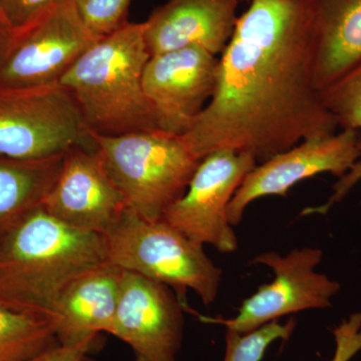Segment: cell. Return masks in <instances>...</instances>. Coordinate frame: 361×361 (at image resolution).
Segmentation results:
<instances>
[{"label":"cell","instance_id":"obj_1","mask_svg":"<svg viewBox=\"0 0 361 361\" xmlns=\"http://www.w3.org/2000/svg\"><path fill=\"white\" fill-rule=\"evenodd\" d=\"M209 103L180 139L201 160L218 149L257 164L339 128L315 87L304 0H249Z\"/></svg>","mask_w":361,"mask_h":361},{"label":"cell","instance_id":"obj_2","mask_svg":"<svg viewBox=\"0 0 361 361\" xmlns=\"http://www.w3.org/2000/svg\"><path fill=\"white\" fill-rule=\"evenodd\" d=\"M106 262L104 235L70 227L39 207L0 236V303L54 319L68 285Z\"/></svg>","mask_w":361,"mask_h":361},{"label":"cell","instance_id":"obj_3","mask_svg":"<svg viewBox=\"0 0 361 361\" xmlns=\"http://www.w3.org/2000/svg\"><path fill=\"white\" fill-rule=\"evenodd\" d=\"M149 58L144 23H128L94 42L66 71L59 84L90 132L118 135L159 129L142 87Z\"/></svg>","mask_w":361,"mask_h":361},{"label":"cell","instance_id":"obj_4","mask_svg":"<svg viewBox=\"0 0 361 361\" xmlns=\"http://www.w3.org/2000/svg\"><path fill=\"white\" fill-rule=\"evenodd\" d=\"M92 135L128 208L149 222L164 219L168 209L187 191L201 161L179 135L160 129Z\"/></svg>","mask_w":361,"mask_h":361},{"label":"cell","instance_id":"obj_5","mask_svg":"<svg viewBox=\"0 0 361 361\" xmlns=\"http://www.w3.org/2000/svg\"><path fill=\"white\" fill-rule=\"evenodd\" d=\"M109 262L167 285L186 306L193 290L205 306L219 294L222 270L197 243L166 221L149 222L127 208L104 235Z\"/></svg>","mask_w":361,"mask_h":361},{"label":"cell","instance_id":"obj_6","mask_svg":"<svg viewBox=\"0 0 361 361\" xmlns=\"http://www.w3.org/2000/svg\"><path fill=\"white\" fill-rule=\"evenodd\" d=\"M75 148L97 146L63 85L0 89V158L39 160Z\"/></svg>","mask_w":361,"mask_h":361},{"label":"cell","instance_id":"obj_7","mask_svg":"<svg viewBox=\"0 0 361 361\" xmlns=\"http://www.w3.org/2000/svg\"><path fill=\"white\" fill-rule=\"evenodd\" d=\"M322 259L323 251L314 247L294 249L286 255L270 251L256 256L254 264L267 266L274 279L245 299L234 317L210 322L238 334H248L284 316L331 307L332 299L341 286L316 270Z\"/></svg>","mask_w":361,"mask_h":361},{"label":"cell","instance_id":"obj_8","mask_svg":"<svg viewBox=\"0 0 361 361\" xmlns=\"http://www.w3.org/2000/svg\"><path fill=\"white\" fill-rule=\"evenodd\" d=\"M99 39L80 20L73 0H59L32 25L14 32L0 66V89L56 84Z\"/></svg>","mask_w":361,"mask_h":361},{"label":"cell","instance_id":"obj_9","mask_svg":"<svg viewBox=\"0 0 361 361\" xmlns=\"http://www.w3.org/2000/svg\"><path fill=\"white\" fill-rule=\"evenodd\" d=\"M256 165L253 157L232 149H218L204 157L187 191L168 209L163 220L197 243L233 253L238 240L228 219V208Z\"/></svg>","mask_w":361,"mask_h":361},{"label":"cell","instance_id":"obj_10","mask_svg":"<svg viewBox=\"0 0 361 361\" xmlns=\"http://www.w3.org/2000/svg\"><path fill=\"white\" fill-rule=\"evenodd\" d=\"M356 130H339L326 137L304 140L257 164L237 190L228 208L230 224L238 226L247 207L263 197L286 196L301 180L320 174L341 178L361 158Z\"/></svg>","mask_w":361,"mask_h":361},{"label":"cell","instance_id":"obj_11","mask_svg":"<svg viewBox=\"0 0 361 361\" xmlns=\"http://www.w3.org/2000/svg\"><path fill=\"white\" fill-rule=\"evenodd\" d=\"M185 306L167 285L123 269L108 334L129 344L135 361H178Z\"/></svg>","mask_w":361,"mask_h":361},{"label":"cell","instance_id":"obj_12","mask_svg":"<svg viewBox=\"0 0 361 361\" xmlns=\"http://www.w3.org/2000/svg\"><path fill=\"white\" fill-rule=\"evenodd\" d=\"M219 59L205 49L188 47L149 58L142 87L159 129L183 135L210 101Z\"/></svg>","mask_w":361,"mask_h":361},{"label":"cell","instance_id":"obj_13","mask_svg":"<svg viewBox=\"0 0 361 361\" xmlns=\"http://www.w3.org/2000/svg\"><path fill=\"white\" fill-rule=\"evenodd\" d=\"M42 208L70 227L104 235L128 208L97 149L75 148L63 157Z\"/></svg>","mask_w":361,"mask_h":361},{"label":"cell","instance_id":"obj_14","mask_svg":"<svg viewBox=\"0 0 361 361\" xmlns=\"http://www.w3.org/2000/svg\"><path fill=\"white\" fill-rule=\"evenodd\" d=\"M241 0H169L144 23L149 56L199 47L222 54L236 25Z\"/></svg>","mask_w":361,"mask_h":361},{"label":"cell","instance_id":"obj_15","mask_svg":"<svg viewBox=\"0 0 361 361\" xmlns=\"http://www.w3.org/2000/svg\"><path fill=\"white\" fill-rule=\"evenodd\" d=\"M123 269L106 262L73 280L59 298L54 312L59 345L92 350L97 337L113 322Z\"/></svg>","mask_w":361,"mask_h":361},{"label":"cell","instance_id":"obj_16","mask_svg":"<svg viewBox=\"0 0 361 361\" xmlns=\"http://www.w3.org/2000/svg\"><path fill=\"white\" fill-rule=\"evenodd\" d=\"M320 92L361 63V0H304Z\"/></svg>","mask_w":361,"mask_h":361},{"label":"cell","instance_id":"obj_17","mask_svg":"<svg viewBox=\"0 0 361 361\" xmlns=\"http://www.w3.org/2000/svg\"><path fill=\"white\" fill-rule=\"evenodd\" d=\"M65 155L39 160L0 158V236L42 207Z\"/></svg>","mask_w":361,"mask_h":361},{"label":"cell","instance_id":"obj_18","mask_svg":"<svg viewBox=\"0 0 361 361\" xmlns=\"http://www.w3.org/2000/svg\"><path fill=\"white\" fill-rule=\"evenodd\" d=\"M56 345L54 318L0 303V361H27Z\"/></svg>","mask_w":361,"mask_h":361},{"label":"cell","instance_id":"obj_19","mask_svg":"<svg viewBox=\"0 0 361 361\" xmlns=\"http://www.w3.org/2000/svg\"><path fill=\"white\" fill-rule=\"evenodd\" d=\"M296 329L291 318L286 323L273 322L248 334L226 330L223 361H262L268 348L279 341H288Z\"/></svg>","mask_w":361,"mask_h":361},{"label":"cell","instance_id":"obj_20","mask_svg":"<svg viewBox=\"0 0 361 361\" xmlns=\"http://www.w3.org/2000/svg\"><path fill=\"white\" fill-rule=\"evenodd\" d=\"M322 97L339 130H361V63L322 90Z\"/></svg>","mask_w":361,"mask_h":361},{"label":"cell","instance_id":"obj_21","mask_svg":"<svg viewBox=\"0 0 361 361\" xmlns=\"http://www.w3.org/2000/svg\"><path fill=\"white\" fill-rule=\"evenodd\" d=\"M78 16L97 39L127 25L132 0H73Z\"/></svg>","mask_w":361,"mask_h":361},{"label":"cell","instance_id":"obj_22","mask_svg":"<svg viewBox=\"0 0 361 361\" xmlns=\"http://www.w3.org/2000/svg\"><path fill=\"white\" fill-rule=\"evenodd\" d=\"M59 0H1L2 18L13 32L23 30L49 8Z\"/></svg>","mask_w":361,"mask_h":361},{"label":"cell","instance_id":"obj_23","mask_svg":"<svg viewBox=\"0 0 361 361\" xmlns=\"http://www.w3.org/2000/svg\"><path fill=\"white\" fill-rule=\"evenodd\" d=\"M336 349L330 361H351L361 353V312L351 313L332 329Z\"/></svg>","mask_w":361,"mask_h":361},{"label":"cell","instance_id":"obj_24","mask_svg":"<svg viewBox=\"0 0 361 361\" xmlns=\"http://www.w3.org/2000/svg\"><path fill=\"white\" fill-rule=\"evenodd\" d=\"M358 147L361 152V130H358ZM361 180V158L360 160L353 164V167L349 169L348 172L345 175L339 178L338 180L332 187V194L329 197L326 203L317 207H308L304 209L301 212V216L314 215V214H320V215H326L329 212L330 209L336 204L341 203L344 198L349 194V192L353 189V187Z\"/></svg>","mask_w":361,"mask_h":361},{"label":"cell","instance_id":"obj_25","mask_svg":"<svg viewBox=\"0 0 361 361\" xmlns=\"http://www.w3.org/2000/svg\"><path fill=\"white\" fill-rule=\"evenodd\" d=\"M90 351L87 348L56 345L27 361H90L87 358Z\"/></svg>","mask_w":361,"mask_h":361},{"label":"cell","instance_id":"obj_26","mask_svg":"<svg viewBox=\"0 0 361 361\" xmlns=\"http://www.w3.org/2000/svg\"><path fill=\"white\" fill-rule=\"evenodd\" d=\"M14 32L13 28L7 25L4 18H0V66L6 59L11 44H13Z\"/></svg>","mask_w":361,"mask_h":361},{"label":"cell","instance_id":"obj_27","mask_svg":"<svg viewBox=\"0 0 361 361\" xmlns=\"http://www.w3.org/2000/svg\"><path fill=\"white\" fill-rule=\"evenodd\" d=\"M0 18H2L1 0H0Z\"/></svg>","mask_w":361,"mask_h":361},{"label":"cell","instance_id":"obj_28","mask_svg":"<svg viewBox=\"0 0 361 361\" xmlns=\"http://www.w3.org/2000/svg\"><path fill=\"white\" fill-rule=\"evenodd\" d=\"M247 1H249V0H247Z\"/></svg>","mask_w":361,"mask_h":361}]
</instances>
